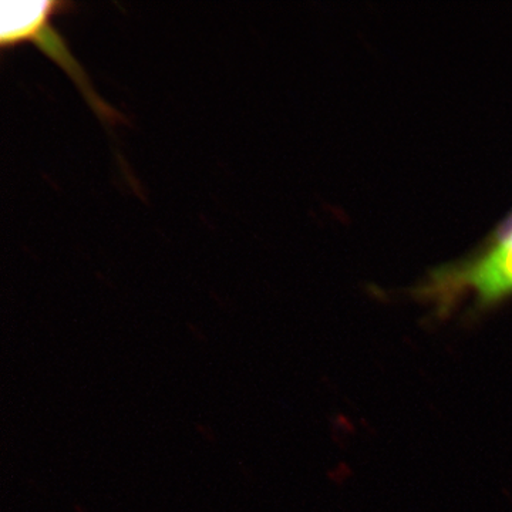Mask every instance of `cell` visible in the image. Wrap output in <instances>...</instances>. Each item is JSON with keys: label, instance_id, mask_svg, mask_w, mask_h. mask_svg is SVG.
Wrapping results in <instances>:
<instances>
[{"label": "cell", "instance_id": "obj_1", "mask_svg": "<svg viewBox=\"0 0 512 512\" xmlns=\"http://www.w3.org/2000/svg\"><path fill=\"white\" fill-rule=\"evenodd\" d=\"M464 293L474 296L481 308L512 296V222L487 254L473 264L441 275L430 285L427 296L439 301L444 311Z\"/></svg>", "mask_w": 512, "mask_h": 512}, {"label": "cell", "instance_id": "obj_2", "mask_svg": "<svg viewBox=\"0 0 512 512\" xmlns=\"http://www.w3.org/2000/svg\"><path fill=\"white\" fill-rule=\"evenodd\" d=\"M28 42L33 43L37 49L42 50L49 59L55 60L64 72L69 74L70 79L79 87L84 99H86L94 113L100 117L104 124L116 126L119 121H124V117L121 116L119 111L109 106L106 101L101 100L99 94L94 92L90 80L83 73L82 66L74 59L59 32H56V29L53 28L52 19L47 20L40 28H37L30 35Z\"/></svg>", "mask_w": 512, "mask_h": 512}, {"label": "cell", "instance_id": "obj_3", "mask_svg": "<svg viewBox=\"0 0 512 512\" xmlns=\"http://www.w3.org/2000/svg\"><path fill=\"white\" fill-rule=\"evenodd\" d=\"M73 8V3L62 0H43V2H2V30L0 47L12 49L28 42L29 36L47 20Z\"/></svg>", "mask_w": 512, "mask_h": 512}]
</instances>
